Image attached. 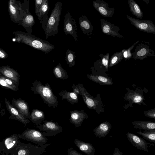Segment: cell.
<instances>
[{
  "label": "cell",
  "mask_w": 155,
  "mask_h": 155,
  "mask_svg": "<svg viewBox=\"0 0 155 155\" xmlns=\"http://www.w3.org/2000/svg\"><path fill=\"white\" fill-rule=\"evenodd\" d=\"M112 155H123V154L118 148L116 147Z\"/></svg>",
  "instance_id": "44"
},
{
  "label": "cell",
  "mask_w": 155,
  "mask_h": 155,
  "mask_svg": "<svg viewBox=\"0 0 155 155\" xmlns=\"http://www.w3.org/2000/svg\"><path fill=\"white\" fill-rule=\"evenodd\" d=\"M18 134H13L0 141V153L8 155L21 142Z\"/></svg>",
  "instance_id": "8"
},
{
  "label": "cell",
  "mask_w": 155,
  "mask_h": 155,
  "mask_svg": "<svg viewBox=\"0 0 155 155\" xmlns=\"http://www.w3.org/2000/svg\"><path fill=\"white\" fill-rule=\"evenodd\" d=\"M79 23L80 27L83 33L89 36L91 35L93 30V27L85 15L79 17Z\"/></svg>",
  "instance_id": "23"
},
{
  "label": "cell",
  "mask_w": 155,
  "mask_h": 155,
  "mask_svg": "<svg viewBox=\"0 0 155 155\" xmlns=\"http://www.w3.org/2000/svg\"><path fill=\"white\" fill-rule=\"evenodd\" d=\"M92 3L95 9L104 17H111L114 12V8L110 7L103 0H96L93 1Z\"/></svg>",
  "instance_id": "13"
},
{
  "label": "cell",
  "mask_w": 155,
  "mask_h": 155,
  "mask_svg": "<svg viewBox=\"0 0 155 155\" xmlns=\"http://www.w3.org/2000/svg\"><path fill=\"white\" fill-rule=\"evenodd\" d=\"M0 77L5 81L8 84L12 87L17 90V87L15 85L16 84L13 81L3 76H1Z\"/></svg>",
  "instance_id": "37"
},
{
  "label": "cell",
  "mask_w": 155,
  "mask_h": 155,
  "mask_svg": "<svg viewBox=\"0 0 155 155\" xmlns=\"http://www.w3.org/2000/svg\"><path fill=\"white\" fill-rule=\"evenodd\" d=\"M80 90L79 95L82 97L84 101L88 108L95 109L98 104L96 99L90 95L81 84L78 83L76 85Z\"/></svg>",
  "instance_id": "15"
},
{
  "label": "cell",
  "mask_w": 155,
  "mask_h": 155,
  "mask_svg": "<svg viewBox=\"0 0 155 155\" xmlns=\"http://www.w3.org/2000/svg\"><path fill=\"white\" fill-rule=\"evenodd\" d=\"M112 127V125L106 121L101 124L94 129L93 131L96 137L99 138L104 137L109 133Z\"/></svg>",
  "instance_id": "20"
},
{
  "label": "cell",
  "mask_w": 155,
  "mask_h": 155,
  "mask_svg": "<svg viewBox=\"0 0 155 155\" xmlns=\"http://www.w3.org/2000/svg\"><path fill=\"white\" fill-rule=\"evenodd\" d=\"M29 2L26 1L22 5L16 0H10L8 3V8L10 18L15 23H19L22 18L29 11Z\"/></svg>",
  "instance_id": "4"
},
{
  "label": "cell",
  "mask_w": 155,
  "mask_h": 155,
  "mask_svg": "<svg viewBox=\"0 0 155 155\" xmlns=\"http://www.w3.org/2000/svg\"><path fill=\"white\" fill-rule=\"evenodd\" d=\"M12 105H14L19 113L27 118L30 119L29 110L27 103L22 100H16L13 98L12 101Z\"/></svg>",
  "instance_id": "19"
},
{
  "label": "cell",
  "mask_w": 155,
  "mask_h": 155,
  "mask_svg": "<svg viewBox=\"0 0 155 155\" xmlns=\"http://www.w3.org/2000/svg\"><path fill=\"white\" fill-rule=\"evenodd\" d=\"M43 0H35V12L36 15L40 9L42 2Z\"/></svg>",
  "instance_id": "39"
},
{
  "label": "cell",
  "mask_w": 155,
  "mask_h": 155,
  "mask_svg": "<svg viewBox=\"0 0 155 155\" xmlns=\"http://www.w3.org/2000/svg\"><path fill=\"white\" fill-rule=\"evenodd\" d=\"M35 23L34 17L29 11L22 18L18 25L22 26L25 29L27 33L31 34L32 28Z\"/></svg>",
  "instance_id": "22"
},
{
  "label": "cell",
  "mask_w": 155,
  "mask_h": 155,
  "mask_svg": "<svg viewBox=\"0 0 155 155\" xmlns=\"http://www.w3.org/2000/svg\"><path fill=\"white\" fill-rule=\"evenodd\" d=\"M123 58V55L121 51L115 52L110 58L108 67L111 68L117 64Z\"/></svg>",
  "instance_id": "31"
},
{
  "label": "cell",
  "mask_w": 155,
  "mask_h": 155,
  "mask_svg": "<svg viewBox=\"0 0 155 155\" xmlns=\"http://www.w3.org/2000/svg\"><path fill=\"white\" fill-rule=\"evenodd\" d=\"M69 122L74 124L76 128L81 126L83 121L88 117L83 110H75L70 111Z\"/></svg>",
  "instance_id": "17"
},
{
  "label": "cell",
  "mask_w": 155,
  "mask_h": 155,
  "mask_svg": "<svg viewBox=\"0 0 155 155\" xmlns=\"http://www.w3.org/2000/svg\"><path fill=\"white\" fill-rule=\"evenodd\" d=\"M63 30L66 35H71L76 41H77L78 31L76 22L68 11L64 16Z\"/></svg>",
  "instance_id": "11"
},
{
  "label": "cell",
  "mask_w": 155,
  "mask_h": 155,
  "mask_svg": "<svg viewBox=\"0 0 155 155\" xmlns=\"http://www.w3.org/2000/svg\"><path fill=\"white\" fill-rule=\"evenodd\" d=\"M126 136L128 141L133 146L140 150L149 152L148 148L150 143L143 139L130 132H128Z\"/></svg>",
  "instance_id": "14"
},
{
  "label": "cell",
  "mask_w": 155,
  "mask_h": 155,
  "mask_svg": "<svg viewBox=\"0 0 155 155\" xmlns=\"http://www.w3.org/2000/svg\"><path fill=\"white\" fill-rule=\"evenodd\" d=\"M145 115L149 117L155 118V109L149 110L144 111V113Z\"/></svg>",
  "instance_id": "38"
},
{
  "label": "cell",
  "mask_w": 155,
  "mask_h": 155,
  "mask_svg": "<svg viewBox=\"0 0 155 155\" xmlns=\"http://www.w3.org/2000/svg\"><path fill=\"white\" fill-rule=\"evenodd\" d=\"M100 56L101 57L102 64L107 70L108 68L109 53H108L105 54H101Z\"/></svg>",
  "instance_id": "36"
},
{
  "label": "cell",
  "mask_w": 155,
  "mask_h": 155,
  "mask_svg": "<svg viewBox=\"0 0 155 155\" xmlns=\"http://www.w3.org/2000/svg\"><path fill=\"white\" fill-rule=\"evenodd\" d=\"M75 52L68 49L66 52L65 59L67 64L70 67L75 65Z\"/></svg>",
  "instance_id": "34"
},
{
  "label": "cell",
  "mask_w": 155,
  "mask_h": 155,
  "mask_svg": "<svg viewBox=\"0 0 155 155\" xmlns=\"http://www.w3.org/2000/svg\"><path fill=\"white\" fill-rule=\"evenodd\" d=\"M134 128L145 130H155V123L149 121H136L132 122Z\"/></svg>",
  "instance_id": "27"
},
{
  "label": "cell",
  "mask_w": 155,
  "mask_h": 155,
  "mask_svg": "<svg viewBox=\"0 0 155 155\" xmlns=\"http://www.w3.org/2000/svg\"><path fill=\"white\" fill-rule=\"evenodd\" d=\"M31 90L34 94H39L49 107L54 108L58 106L57 98L54 94L48 83L44 85L41 82L36 79L33 82Z\"/></svg>",
  "instance_id": "2"
},
{
  "label": "cell",
  "mask_w": 155,
  "mask_h": 155,
  "mask_svg": "<svg viewBox=\"0 0 155 155\" xmlns=\"http://www.w3.org/2000/svg\"><path fill=\"white\" fill-rule=\"evenodd\" d=\"M58 95L61 97L62 100L66 99L72 105L78 103L79 101L78 96L73 92L62 90L58 92Z\"/></svg>",
  "instance_id": "26"
},
{
  "label": "cell",
  "mask_w": 155,
  "mask_h": 155,
  "mask_svg": "<svg viewBox=\"0 0 155 155\" xmlns=\"http://www.w3.org/2000/svg\"><path fill=\"white\" fill-rule=\"evenodd\" d=\"M62 6V2L59 1L56 2L54 5L44 30L46 39L49 37L57 34L58 32Z\"/></svg>",
  "instance_id": "3"
},
{
  "label": "cell",
  "mask_w": 155,
  "mask_h": 155,
  "mask_svg": "<svg viewBox=\"0 0 155 155\" xmlns=\"http://www.w3.org/2000/svg\"><path fill=\"white\" fill-rule=\"evenodd\" d=\"M53 72L55 77L58 79L65 80L69 78L67 72L62 67L60 62L54 68Z\"/></svg>",
  "instance_id": "30"
},
{
  "label": "cell",
  "mask_w": 155,
  "mask_h": 155,
  "mask_svg": "<svg viewBox=\"0 0 155 155\" xmlns=\"http://www.w3.org/2000/svg\"><path fill=\"white\" fill-rule=\"evenodd\" d=\"M5 102L7 109L12 116V119L18 120L25 125L30 122V121L27 118L19 113L18 110L10 104L6 98H5Z\"/></svg>",
  "instance_id": "18"
},
{
  "label": "cell",
  "mask_w": 155,
  "mask_h": 155,
  "mask_svg": "<svg viewBox=\"0 0 155 155\" xmlns=\"http://www.w3.org/2000/svg\"><path fill=\"white\" fill-rule=\"evenodd\" d=\"M8 57L7 53L0 48V59H5Z\"/></svg>",
  "instance_id": "42"
},
{
  "label": "cell",
  "mask_w": 155,
  "mask_h": 155,
  "mask_svg": "<svg viewBox=\"0 0 155 155\" xmlns=\"http://www.w3.org/2000/svg\"><path fill=\"white\" fill-rule=\"evenodd\" d=\"M50 10L48 2V0H43L41 6L36 15L41 21L40 23L42 25V27L44 31L49 18L48 13Z\"/></svg>",
  "instance_id": "16"
},
{
  "label": "cell",
  "mask_w": 155,
  "mask_h": 155,
  "mask_svg": "<svg viewBox=\"0 0 155 155\" xmlns=\"http://www.w3.org/2000/svg\"><path fill=\"white\" fill-rule=\"evenodd\" d=\"M15 41L25 44L35 49L48 54L52 51L54 46L49 42L39 38L35 36L21 31H13Z\"/></svg>",
  "instance_id": "1"
},
{
  "label": "cell",
  "mask_w": 155,
  "mask_h": 155,
  "mask_svg": "<svg viewBox=\"0 0 155 155\" xmlns=\"http://www.w3.org/2000/svg\"><path fill=\"white\" fill-rule=\"evenodd\" d=\"M128 3L130 12L137 18L141 19L143 13L138 4L134 0H129Z\"/></svg>",
  "instance_id": "28"
},
{
  "label": "cell",
  "mask_w": 155,
  "mask_h": 155,
  "mask_svg": "<svg viewBox=\"0 0 155 155\" xmlns=\"http://www.w3.org/2000/svg\"><path fill=\"white\" fill-rule=\"evenodd\" d=\"M100 21L101 30L104 34L114 37L124 38L119 32L120 29L119 26L104 19L101 18Z\"/></svg>",
  "instance_id": "12"
},
{
  "label": "cell",
  "mask_w": 155,
  "mask_h": 155,
  "mask_svg": "<svg viewBox=\"0 0 155 155\" xmlns=\"http://www.w3.org/2000/svg\"><path fill=\"white\" fill-rule=\"evenodd\" d=\"M31 120L36 125L41 124L45 119V115L43 111L33 109L30 115Z\"/></svg>",
  "instance_id": "25"
},
{
  "label": "cell",
  "mask_w": 155,
  "mask_h": 155,
  "mask_svg": "<svg viewBox=\"0 0 155 155\" xmlns=\"http://www.w3.org/2000/svg\"><path fill=\"white\" fill-rule=\"evenodd\" d=\"M0 73L2 76L11 80L16 84L18 82V73L8 66L0 67Z\"/></svg>",
  "instance_id": "21"
},
{
  "label": "cell",
  "mask_w": 155,
  "mask_h": 155,
  "mask_svg": "<svg viewBox=\"0 0 155 155\" xmlns=\"http://www.w3.org/2000/svg\"><path fill=\"white\" fill-rule=\"evenodd\" d=\"M36 127L45 137L55 136L63 130L57 122H53L52 120H44L41 124L36 125Z\"/></svg>",
  "instance_id": "7"
},
{
  "label": "cell",
  "mask_w": 155,
  "mask_h": 155,
  "mask_svg": "<svg viewBox=\"0 0 155 155\" xmlns=\"http://www.w3.org/2000/svg\"><path fill=\"white\" fill-rule=\"evenodd\" d=\"M126 17L130 23L137 29L147 33L155 34V25L151 21L136 19L127 15Z\"/></svg>",
  "instance_id": "10"
},
{
  "label": "cell",
  "mask_w": 155,
  "mask_h": 155,
  "mask_svg": "<svg viewBox=\"0 0 155 155\" xmlns=\"http://www.w3.org/2000/svg\"><path fill=\"white\" fill-rule=\"evenodd\" d=\"M51 143L42 145H34L30 143H25L21 142L12 150L10 155H41L45 152V148Z\"/></svg>",
  "instance_id": "5"
},
{
  "label": "cell",
  "mask_w": 155,
  "mask_h": 155,
  "mask_svg": "<svg viewBox=\"0 0 155 155\" xmlns=\"http://www.w3.org/2000/svg\"><path fill=\"white\" fill-rule=\"evenodd\" d=\"M87 76L89 79L101 84L111 85L113 84L110 79L103 76L93 74H88Z\"/></svg>",
  "instance_id": "29"
},
{
  "label": "cell",
  "mask_w": 155,
  "mask_h": 155,
  "mask_svg": "<svg viewBox=\"0 0 155 155\" xmlns=\"http://www.w3.org/2000/svg\"><path fill=\"white\" fill-rule=\"evenodd\" d=\"M127 98L132 102L140 104L143 102L144 100L143 95L136 92L129 93L127 96Z\"/></svg>",
  "instance_id": "33"
},
{
  "label": "cell",
  "mask_w": 155,
  "mask_h": 155,
  "mask_svg": "<svg viewBox=\"0 0 155 155\" xmlns=\"http://www.w3.org/2000/svg\"><path fill=\"white\" fill-rule=\"evenodd\" d=\"M0 85L3 87L8 88L13 91H16V90L14 88L8 84L5 81L0 77Z\"/></svg>",
  "instance_id": "40"
},
{
  "label": "cell",
  "mask_w": 155,
  "mask_h": 155,
  "mask_svg": "<svg viewBox=\"0 0 155 155\" xmlns=\"http://www.w3.org/2000/svg\"><path fill=\"white\" fill-rule=\"evenodd\" d=\"M18 136L20 138L40 146L46 144L48 140L40 131L33 129H27Z\"/></svg>",
  "instance_id": "6"
},
{
  "label": "cell",
  "mask_w": 155,
  "mask_h": 155,
  "mask_svg": "<svg viewBox=\"0 0 155 155\" xmlns=\"http://www.w3.org/2000/svg\"><path fill=\"white\" fill-rule=\"evenodd\" d=\"M150 45L147 42H141L135 49L132 54L133 58L134 59L143 60L144 59L155 56V52L151 49Z\"/></svg>",
  "instance_id": "9"
},
{
  "label": "cell",
  "mask_w": 155,
  "mask_h": 155,
  "mask_svg": "<svg viewBox=\"0 0 155 155\" xmlns=\"http://www.w3.org/2000/svg\"><path fill=\"white\" fill-rule=\"evenodd\" d=\"M143 1H144L145 2H146V3H147H147L148 4V2H148V0H147V2L146 1V0H143Z\"/></svg>",
  "instance_id": "45"
},
{
  "label": "cell",
  "mask_w": 155,
  "mask_h": 155,
  "mask_svg": "<svg viewBox=\"0 0 155 155\" xmlns=\"http://www.w3.org/2000/svg\"><path fill=\"white\" fill-rule=\"evenodd\" d=\"M73 90V92L76 95L78 96L80 94V90L79 88L76 86H75L74 84H73L72 86Z\"/></svg>",
  "instance_id": "43"
},
{
  "label": "cell",
  "mask_w": 155,
  "mask_h": 155,
  "mask_svg": "<svg viewBox=\"0 0 155 155\" xmlns=\"http://www.w3.org/2000/svg\"><path fill=\"white\" fill-rule=\"evenodd\" d=\"M74 143L80 150L87 155H94L95 149L90 143H86L77 139L74 140Z\"/></svg>",
  "instance_id": "24"
},
{
  "label": "cell",
  "mask_w": 155,
  "mask_h": 155,
  "mask_svg": "<svg viewBox=\"0 0 155 155\" xmlns=\"http://www.w3.org/2000/svg\"><path fill=\"white\" fill-rule=\"evenodd\" d=\"M137 133L146 140L153 143H155V130H139Z\"/></svg>",
  "instance_id": "32"
},
{
  "label": "cell",
  "mask_w": 155,
  "mask_h": 155,
  "mask_svg": "<svg viewBox=\"0 0 155 155\" xmlns=\"http://www.w3.org/2000/svg\"><path fill=\"white\" fill-rule=\"evenodd\" d=\"M139 40H138L135 42L132 45L127 49H124L122 51L124 58L125 61L130 59L132 57V54L131 53L132 50L134 48L136 45L138 43Z\"/></svg>",
  "instance_id": "35"
},
{
  "label": "cell",
  "mask_w": 155,
  "mask_h": 155,
  "mask_svg": "<svg viewBox=\"0 0 155 155\" xmlns=\"http://www.w3.org/2000/svg\"><path fill=\"white\" fill-rule=\"evenodd\" d=\"M67 152L68 155H82L71 147L68 148Z\"/></svg>",
  "instance_id": "41"
}]
</instances>
